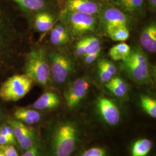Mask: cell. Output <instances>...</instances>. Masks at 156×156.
<instances>
[{
  "label": "cell",
  "mask_w": 156,
  "mask_h": 156,
  "mask_svg": "<svg viewBox=\"0 0 156 156\" xmlns=\"http://www.w3.org/2000/svg\"><path fill=\"white\" fill-rule=\"evenodd\" d=\"M22 16L6 0H0V80L21 72L27 51Z\"/></svg>",
  "instance_id": "6da1fadb"
},
{
  "label": "cell",
  "mask_w": 156,
  "mask_h": 156,
  "mask_svg": "<svg viewBox=\"0 0 156 156\" xmlns=\"http://www.w3.org/2000/svg\"><path fill=\"white\" fill-rule=\"evenodd\" d=\"M47 51L44 46L31 48L24 56L21 69L35 83L42 86H47L52 81Z\"/></svg>",
  "instance_id": "7a4b0ae2"
},
{
  "label": "cell",
  "mask_w": 156,
  "mask_h": 156,
  "mask_svg": "<svg viewBox=\"0 0 156 156\" xmlns=\"http://www.w3.org/2000/svg\"><path fill=\"white\" fill-rule=\"evenodd\" d=\"M120 67L135 83L139 84L149 83L151 68L149 59L139 48L131 49L128 57L122 61Z\"/></svg>",
  "instance_id": "3957f363"
},
{
  "label": "cell",
  "mask_w": 156,
  "mask_h": 156,
  "mask_svg": "<svg viewBox=\"0 0 156 156\" xmlns=\"http://www.w3.org/2000/svg\"><path fill=\"white\" fill-rule=\"evenodd\" d=\"M79 138L78 128L73 123L59 124L55 130L52 140V156H71L75 150Z\"/></svg>",
  "instance_id": "277c9868"
},
{
  "label": "cell",
  "mask_w": 156,
  "mask_h": 156,
  "mask_svg": "<svg viewBox=\"0 0 156 156\" xmlns=\"http://www.w3.org/2000/svg\"><path fill=\"white\" fill-rule=\"evenodd\" d=\"M33 79L25 73H16L6 78L0 85V100L16 102L28 94L33 87Z\"/></svg>",
  "instance_id": "5b68a950"
},
{
  "label": "cell",
  "mask_w": 156,
  "mask_h": 156,
  "mask_svg": "<svg viewBox=\"0 0 156 156\" xmlns=\"http://www.w3.org/2000/svg\"><path fill=\"white\" fill-rule=\"evenodd\" d=\"M47 55L51 80L57 85H62L67 81L73 71V62L68 56L58 50L48 49Z\"/></svg>",
  "instance_id": "8992f818"
},
{
  "label": "cell",
  "mask_w": 156,
  "mask_h": 156,
  "mask_svg": "<svg viewBox=\"0 0 156 156\" xmlns=\"http://www.w3.org/2000/svg\"><path fill=\"white\" fill-rule=\"evenodd\" d=\"M89 78L87 76L79 78L68 85L64 93V98L69 109L78 106L86 95L90 87Z\"/></svg>",
  "instance_id": "52a82bcc"
},
{
  "label": "cell",
  "mask_w": 156,
  "mask_h": 156,
  "mask_svg": "<svg viewBox=\"0 0 156 156\" xmlns=\"http://www.w3.org/2000/svg\"><path fill=\"white\" fill-rule=\"evenodd\" d=\"M67 21L74 35H79L94 31L96 24L95 15L80 12L67 11Z\"/></svg>",
  "instance_id": "ba28073f"
},
{
  "label": "cell",
  "mask_w": 156,
  "mask_h": 156,
  "mask_svg": "<svg viewBox=\"0 0 156 156\" xmlns=\"http://www.w3.org/2000/svg\"><path fill=\"white\" fill-rule=\"evenodd\" d=\"M98 14L100 16L101 23L104 26L105 30L120 26L128 27L130 22L129 16L113 5L102 6Z\"/></svg>",
  "instance_id": "9c48e42d"
},
{
  "label": "cell",
  "mask_w": 156,
  "mask_h": 156,
  "mask_svg": "<svg viewBox=\"0 0 156 156\" xmlns=\"http://www.w3.org/2000/svg\"><path fill=\"white\" fill-rule=\"evenodd\" d=\"M24 17L31 19L34 15L43 11H50L49 0H6Z\"/></svg>",
  "instance_id": "30bf717a"
},
{
  "label": "cell",
  "mask_w": 156,
  "mask_h": 156,
  "mask_svg": "<svg viewBox=\"0 0 156 156\" xmlns=\"http://www.w3.org/2000/svg\"><path fill=\"white\" fill-rule=\"evenodd\" d=\"M7 123L13 128L16 142L22 151H27L35 145V133L27 125L15 119L8 120Z\"/></svg>",
  "instance_id": "8fae6325"
},
{
  "label": "cell",
  "mask_w": 156,
  "mask_h": 156,
  "mask_svg": "<svg viewBox=\"0 0 156 156\" xmlns=\"http://www.w3.org/2000/svg\"><path fill=\"white\" fill-rule=\"evenodd\" d=\"M97 107L101 117L107 124L115 126L119 123L120 113L117 105L110 99L100 97L97 102Z\"/></svg>",
  "instance_id": "7c38bea8"
},
{
  "label": "cell",
  "mask_w": 156,
  "mask_h": 156,
  "mask_svg": "<svg viewBox=\"0 0 156 156\" xmlns=\"http://www.w3.org/2000/svg\"><path fill=\"white\" fill-rule=\"evenodd\" d=\"M102 5L95 0H67V11L80 12L95 15L100 11Z\"/></svg>",
  "instance_id": "4fadbf2b"
},
{
  "label": "cell",
  "mask_w": 156,
  "mask_h": 156,
  "mask_svg": "<svg viewBox=\"0 0 156 156\" xmlns=\"http://www.w3.org/2000/svg\"><path fill=\"white\" fill-rule=\"evenodd\" d=\"M55 18L50 11H43L35 13L30 20L34 29L40 33L50 31L55 25Z\"/></svg>",
  "instance_id": "5bb4252c"
},
{
  "label": "cell",
  "mask_w": 156,
  "mask_h": 156,
  "mask_svg": "<svg viewBox=\"0 0 156 156\" xmlns=\"http://www.w3.org/2000/svg\"><path fill=\"white\" fill-rule=\"evenodd\" d=\"M60 104V99L58 94L48 91L41 95L30 107L38 111H46L55 109Z\"/></svg>",
  "instance_id": "9a60e30c"
},
{
  "label": "cell",
  "mask_w": 156,
  "mask_h": 156,
  "mask_svg": "<svg viewBox=\"0 0 156 156\" xmlns=\"http://www.w3.org/2000/svg\"><path fill=\"white\" fill-rule=\"evenodd\" d=\"M13 117L22 123L31 126L39 123L41 120V114L33 108L17 107L13 111Z\"/></svg>",
  "instance_id": "2e32d148"
},
{
  "label": "cell",
  "mask_w": 156,
  "mask_h": 156,
  "mask_svg": "<svg viewBox=\"0 0 156 156\" xmlns=\"http://www.w3.org/2000/svg\"><path fill=\"white\" fill-rule=\"evenodd\" d=\"M113 5L129 16L139 15L144 10V0H114Z\"/></svg>",
  "instance_id": "e0dca14e"
},
{
  "label": "cell",
  "mask_w": 156,
  "mask_h": 156,
  "mask_svg": "<svg viewBox=\"0 0 156 156\" xmlns=\"http://www.w3.org/2000/svg\"><path fill=\"white\" fill-rule=\"evenodd\" d=\"M140 42L142 47L148 52L156 53V26L154 23L146 26L140 36Z\"/></svg>",
  "instance_id": "ac0fdd59"
},
{
  "label": "cell",
  "mask_w": 156,
  "mask_h": 156,
  "mask_svg": "<svg viewBox=\"0 0 156 156\" xmlns=\"http://www.w3.org/2000/svg\"><path fill=\"white\" fill-rule=\"evenodd\" d=\"M69 41V35L67 28L62 24L53 26L50 31L49 42L54 46L65 45Z\"/></svg>",
  "instance_id": "d6986e66"
},
{
  "label": "cell",
  "mask_w": 156,
  "mask_h": 156,
  "mask_svg": "<svg viewBox=\"0 0 156 156\" xmlns=\"http://www.w3.org/2000/svg\"><path fill=\"white\" fill-rule=\"evenodd\" d=\"M153 146L152 141L148 139H140L135 142L131 148L132 156H146Z\"/></svg>",
  "instance_id": "ffe728a7"
},
{
  "label": "cell",
  "mask_w": 156,
  "mask_h": 156,
  "mask_svg": "<svg viewBox=\"0 0 156 156\" xmlns=\"http://www.w3.org/2000/svg\"><path fill=\"white\" fill-rule=\"evenodd\" d=\"M131 51L130 46L124 42H120L112 47L109 55L115 61H123L128 57Z\"/></svg>",
  "instance_id": "44dd1931"
},
{
  "label": "cell",
  "mask_w": 156,
  "mask_h": 156,
  "mask_svg": "<svg viewBox=\"0 0 156 156\" xmlns=\"http://www.w3.org/2000/svg\"><path fill=\"white\" fill-rule=\"evenodd\" d=\"M107 34L112 40L116 42H124L129 37V30L127 26H120L106 30Z\"/></svg>",
  "instance_id": "7402d4cb"
},
{
  "label": "cell",
  "mask_w": 156,
  "mask_h": 156,
  "mask_svg": "<svg viewBox=\"0 0 156 156\" xmlns=\"http://www.w3.org/2000/svg\"><path fill=\"white\" fill-rule=\"evenodd\" d=\"M140 104L144 111L148 115L153 118H156V100L147 95H142L140 97Z\"/></svg>",
  "instance_id": "603a6c76"
},
{
  "label": "cell",
  "mask_w": 156,
  "mask_h": 156,
  "mask_svg": "<svg viewBox=\"0 0 156 156\" xmlns=\"http://www.w3.org/2000/svg\"><path fill=\"white\" fill-rule=\"evenodd\" d=\"M86 39L87 44L84 56L95 52L98 50H101L100 41L97 38L91 37L86 38Z\"/></svg>",
  "instance_id": "cb8c5ba5"
},
{
  "label": "cell",
  "mask_w": 156,
  "mask_h": 156,
  "mask_svg": "<svg viewBox=\"0 0 156 156\" xmlns=\"http://www.w3.org/2000/svg\"><path fill=\"white\" fill-rule=\"evenodd\" d=\"M0 135H4L10 140L12 145L16 144V140L15 137L13 129L11 126L8 125H2L0 127Z\"/></svg>",
  "instance_id": "d4e9b609"
},
{
  "label": "cell",
  "mask_w": 156,
  "mask_h": 156,
  "mask_svg": "<svg viewBox=\"0 0 156 156\" xmlns=\"http://www.w3.org/2000/svg\"><path fill=\"white\" fill-rule=\"evenodd\" d=\"M81 156H106V151L101 147H93L84 151Z\"/></svg>",
  "instance_id": "484cf974"
},
{
  "label": "cell",
  "mask_w": 156,
  "mask_h": 156,
  "mask_svg": "<svg viewBox=\"0 0 156 156\" xmlns=\"http://www.w3.org/2000/svg\"><path fill=\"white\" fill-rule=\"evenodd\" d=\"M98 66L104 68L107 71H108L113 76L117 73V69L115 66L111 62L107 60H101L98 63Z\"/></svg>",
  "instance_id": "4316f807"
},
{
  "label": "cell",
  "mask_w": 156,
  "mask_h": 156,
  "mask_svg": "<svg viewBox=\"0 0 156 156\" xmlns=\"http://www.w3.org/2000/svg\"><path fill=\"white\" fill-rule=\"evenodd\" d=\"M106 88L109 91H110L113 94L118 97H123L127 94L126 92H124L123 90L120 89L116 85L112 83L111 82H107L105 85Z\"/></svg>",
  "instance_id": "83f0119b"
},
{
  "label": "cell",
  "mask_w": 156,
  "mask_h": 156,
  "mask_svg": "<svg viewBox=\"0 0 156 156\" xmlns=\"http://www.w3.org/2000/svg\"><path fill=\"white\" fill-rule=\"evenodd\" d=\"M0 150L4 156H19L16 149L12 144L0 145Z\"/></svg>",
  "instance_id": "f1b7e54d"
},
{
  "label": "cell",
  "mask_w": 156,
  "mask_h": 156,
  "mask_svg": "<svg viewBox=\"0 0 156 156\" xmlns=\"http://www.w3.org/2000/svg\"><path fill=\"white\" fill-rule=\"evenodd\" d=\"M98 71L101 80L103 82L107 83L110 81L112 78H113V75L111 73L107 71L105 69L102 67L98 66Z\"/></svg>",
  "instance_id": "f546056e"
},
{
  "label": "cell",
  "mask_w": 156,
  "mask_h": 156,
  "mask_svg": "<svg viewBox=\"0 0 156 156\" xmlns=\"http://www.w3.org/2000/svg\"><path fill=\"white\" fill-rule=\"evenodd\" d=\"M86 44H87L86 38L79 41L76 44L75 50H76V54L78 56H84L86 49Z\"/></svg>",
  "instance_id": "4dcf8cb0"
},
{
  "label": "cell",
  "mask_w": 156,
  "mask_h": 156,
  "mask_svg": "<svg viewBox=\"0 0 156 156\" xmlns=\"http://www.w3.org/2000/svg\"><path fill=\"white\" fill-rule=\"evenodd\" d=\"M109 82H111V83L116 85L120 89L123 90V91L126 93L128 92V86L122 78L119 77H114L112 78L111 80Z\"/></svg>",
  "instance_id": "1f68e13d"
},
{
  "label": "cell",
  "mask_w": 156,
  "mask_h": 156,
  "mask_svg": "<svg viewBox=\"0 0 156 156\" xmlns=\"http://www.w3.org/2000/svg\"><path fill=\"white\" fill-rule=\"evenodd\" d=\"M101 50H98L95 52L89 54L87 55L84 56V61L87 64H90L92 62H94L95 60L97 58V57L100 54Z\"/></svg>",
  "instance_id": "d6a6232c"
},
{
  "label": "cell",
  "mask_w": 156,
  "mask_h": 156,
  "mask_svg": "<svg viewBox=\"0 0 156 156\" xmlns=\"http://www.w3.org/2000/svg\"><path fill=\"white\" fill-rule=\"evenodd\" d=\"M22 156H39V149L38 146L35 144L33 147L26 151Z\"/></svg>",
  "instance_id": "836d02e7"
},
{
  "label": "cell",
  "mask_w": 156,
  "mask_h": 156,
  "mask_svg": "<svg viewBox=\"0 0 156 156\" xmlns=\"http://www.w3.org/2000/svg\"><path fill=\"white\" fill-rule=\"evenodd\" d=\"M8 144H11L10 140L5 136L0 135V145H8Z\"/></svg>",
  "instance_id": "e575fe53"
},
{
  "label": "cell",
  "mask_w": 156,
  "mask_h": 156,
  "mask_svg": "<svg viewBox=\"0 0 156 156\" xmlns=\"http://www.w3.org/2000/svg\"><path fill=\"white\" fill-rule=\"evenodd\" d=\"M149 2L150 3L151 6L154 9H155L156 7V0H149Z\"/></svg>",
  "instance_id": "d590c367"
},
{
  "label": "cell",
  "mask_w": 156,
  "mask_h": 156,
  "mask_svg": "<svg viewBox=\"0 0 156 156\" xmlns=\"http://www.w3.org/2000/svg\"><path fill=\"white\" fill-rule=\"evenodd\" d=\"M4 110L2 108V107L0 106V122L2 121L3 117H4Z\"/></svg>",
  "instance_id": "8d00e7d4"
},
{
  "label": "cell",
  "mask_w": 156,
  "mask_h": 156,
  "mask_svg": "<svg viewBox=\"0 0 156 156\" xmlns=\"http://www.w3.org/2000/svg\"><path fill=\"white\" fill-rule=\"evenodd\" d=\"M4 156V154H3V153H2V152L0 150V156Z\"/></svg>",
  "instance_id": "74e56055"
},
{
  "label": "cell",
  "mask_w": 156,
  "mask_h": 156,
  "mask_svg": "<svg viewBox=\"0 0 156 156\" xmlns=\"http://www.w3.org/2000/svg\"></svg>",
  "instance_id": "f35d334b"
},
{
  "label": "cell",
  "mask_w": 156,
  "mask_h": 156,
  "mask_svg": "<svg viewBox=\"0 0 156 156\" xmlns=\"http://www.w3.org/2000/svg\"><path fill=\"white\" fill-rule=\"evenodd\" d=\"M113 1H114V0H113Z\"/></svg>",
  "instance_id": "ab89813d"
}]
</instances>
